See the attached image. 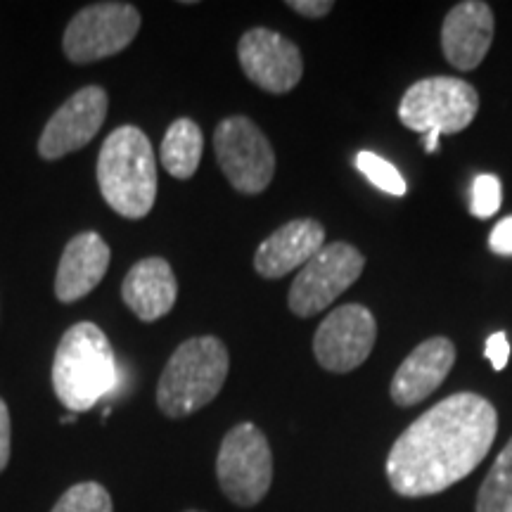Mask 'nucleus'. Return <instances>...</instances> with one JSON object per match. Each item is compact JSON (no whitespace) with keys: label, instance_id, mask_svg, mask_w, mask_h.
I'll use <instances>...</instances> for the list:
<instances>
[{"label":"nucleus","instance_id":"obj_1","mask_svg":"<svg viewBox=\"0 0 512 512\" xmlns=\"http://www.w3.org/2000/svg\"><path fill=\"white\" fill-rule=\"evenodd\" d=\"M496 427L498 413L484 396H446L394 441L387 458L389 484L406 498L441 494L489 456Z\"/></svg>","mask_w":512,"mask_h":512},{"label":"nucleus","instance_id":"obj_2","mask_svg":"<svg viewBox=\"0 0 512 512\" xmlns=\"http://www.w3.org/2000/svg\"><path fill=\"white\" fill-rule=\"evenodd\" d=\"M119 368L110 339L95 323L64 332L53 361L55 396L69 413H86L117 389Z\"/></svg>","mask_w":512,"mask_h":512},{"label":"nucleus","instance_id":"obj_3","mask_svg":"<svg viewBox=\"0 0 512 512\" xmlns=\"http://www.w3.org/2000/svg\"><path fill=\"white\" fill-rule=\"evenodd\" d=\"M98 185L105 202L124 219H143L155 207L157 162L152 143L136 126H121L102 143Z\"/></svg>","mask_w":512,"mask_h":512},{"label":"nucleus","instance_id":"obj_4","mask_svg":"<svg viewBox=\"0 0 512 512\" xmlns=\"http://www.w3.org/2000/svg\"><path fill=\"white\" fill-rule=\"evenodd\" d=\"M230 356L219 337L202 335L183 342L166 363L157 384V406L166 418H188L219 396Z\"/></svg>","mask_w":512,"mask_h":512},{"label":"nucleus","instance_id":"obj_5","mask_svg":"<svg viewBox=\"0 0 512 512\" xmlns=\"http://www.w3.org/2000/svg\"><path fill=\"white\" fill-rule=\"evenodd\" d=\"M216 477L230 503L254 508L264 501L273 484V453L266 434L252 422L235 425L221 441Z\"/></svg>","mask_w":512,"mask_h":512},{"label":"nucleus","instance_id":"obj_6","mask_svg":"<svg viewBox=\"0 0 512 512\" xmlns=\"http://www.w3.org/2000/svg\"><path fill=\"white\" fill-rule=\"evenodd\" d=\"M479 112L475 86L453 76H432L408 88L401 98V124L418 133H460Z\"/></svg>","mask_w":512,"mask_h":512},{"label":"nucleus","instance_id":"obj_7","mask_svg":"<svg viewBox=\"0 0 512 512\" xmlns=\"http://www.w3.org/2000/svg\"><path fill=\"white\" fill-rule=\"evenodd\" d=\"M366 256L349 242H330L302 266L290 287V311L299 318H311L335 302L342 292L361 278Z\"/></svg>","mask_w":512,"mask_h":512},{"label":"nucleus","instance_id":"obj_8","mask_svg":"<svg viewBox=\"0 0 512 512\" xmlns=\"http://www.w3.org/2000/svg\"><path fill=\"white\" fill-rule=\"evenodd\" d=\"M214 150L221 171L238 192L259 195L271 185L275 174V152L252 119H223L216 126Z\"/></svg>","mask_w":512,"mask_h":512},{"label":"nucleus","instance_id":"obj_9","mask_svg":"<svg viewBox=\"0 0 512 512\" xmlns=\"http://www.w3.org/2000/svg\"><path fill=\"white\" fill-rule=\"evenodd\" d=\"M140 29V12L128 3H95L74 15L64 31V55L74 64H91L119 55Z\"/></svg>","mask_w":512,"mask_h":512},{"label":"nucleus","instance_id":"obj_10","mask_svg":"<svg viewBox=\"0 0 512 512\" xmlns=\"http://www.w3.org/2000/svg\"><path fill=\"white\" fill-rule=\"evenodd\" d=\"M375 339L377 323L370 309L361 304H344L320 323L313 337V354L330 373H351L366 363Z\"/></svg>","mask_w":512,"mask_h":512},{"label":"nucleus","instance_id":"obj_11","mask_svg":"<svg viewBox=\"0 0 512 512\" xmlns=\"http://www.w3.org/2000/svg\"><path fill=\"white\" fill-rule=\"evenodd\" d=\"M238 57L242 72L261 91L290 93L304 74V60L290 38L271 29H249L240 38Z\"/></svg>","mask_w":512,"mask_h":512},{"label":"nucleus","instance_id":"obj_12","mask_svg":"<svg viewBox=\"0 0 512 512\" xmlns=\"http://www.w3.org/2000/svg\"><path fill=\"white\" fill-rule=\"evenodd\" d=\"M107 107H110V98L105 88L86 86L76 91L43 128L38 138V155L55 162L86 147L105 124Z\"/></svg>","mask_w":512,"mask_h":512},{"label":"nucleus","instance_id":"obj_13","mask_svg":"<svg viewBox=\"0 0 512 512\" xmlns=\"http://www.w3.org/2000/svg\"><path fill=\"white\" fill-rule=\"evenodd\" d=\"M456 363V347L448 337H432L418 344L394 373L392 399L396 406L411 408L441 387Z\"/></svg>","mask_w":512,"mask_h":512},{"label":"nucleus","instance_id":"obj_14","mask_svg":"<svg viewBox=\"0 0 512 512\" xmlns=\"http://www.w3.org/2000/svg\"><path fill=\"white\" fill-rule=\"evenodd\" d=\"M494 41V12L482 0H465L448 12L441 27V50L456 69L482 64Z\"/></svg>","mask_w":512,"mask_h":512},{"label":"nucleus","instance_id":"obj_15","mask_svg":"<svg viewBox=\"0 0 512 512\" xmlns=\"http://www.w3.org/2000/svg\"><path fill=\"white\" fill-rule=\"evenodd\" d=\"M323 247L325 228L316 219H294L261 242L254 254V268L264 278H283L309 264Z\"/></svg>","mask_w":512,"mask_h":512},{"label":"nucleus","instance_id":"obj_16","mask_svg":"<svg viewBox=\"0 0 512 512\" xmlns=\"http://www.w3.org/2000/svg\"><path fill=\"white\" fill-rule=\"evenodd\" d=\"M110 247L98 233H81L69 240L57 266L55 297L64 304L79 302L91 294L110 268Z\"/></svg>","mask_w":512,"mask_h":512},{"label":"nucleus","instance_id":"obj_17","mask_svg":"<svg viewBox=\"0 0 512 512\" xmlns=\"http://www.w3.org/2000/svg\"><path fill=\"white\" fill-rule=\"evenodd\" d=\"M176 294L178 283L174 268L169 266V261L159 259V256H147V259L138 261L126 273L124 285H121L124 304L143 323L159 320L174 309Z\"/></svg>","mask_w":512,"mask_h":512},{"label":"nucleus","instance_id":"obj_18","mask_svg":"<svg viewBox=\"0 0 512 512\" xmlns=\"http://www.w3.org/2000/svg\"><path fill=\"white\" fill-rule=\"evenodd\" d=\"M204 136L202 128L192 119H176L164 133L162 140V166L178 181L195 176L202 162Z\"/></svg>","mask_w":512,"mask_h":512},{"label":"nucleus","instance_id":"obj_19","mask_svg":"<svg viewBox=\"0 0 512 512\" xmlns=\"http://www.w3.org/2000/svg\"><path fill=\"white\" fill-rule=\"evenodd\" d=\"M477 512H512V439L498 453L479 489Z\"/></svg>","mask_w":512,"mask_h":512},{"label":"nucleus","instance_id":"obj_20","mask_svg":"<svg viewBox=\"0 0 512 512\" xmlns=\"http://www.w3.org/2000/svg\"><path fill=\"white\" fill-rule=\"evenodd\" d=\"M50 512H114L112 496L98 482H81L69 486Z\"/></svg>","mask_w":512,"mask_h":512},{"label":"nucleus","instance_id":"obj_21","mask_svg":"<svg viewBox=\"0 0 512 512\" xmlns=\"http://www.w3.org/2000/svg\"><path fill=\"white\" fill-rule=\"evenodd\" d=\"M356 169L361 171L363 176L368 178L375 188H380L382 192L394 197H403L406 195L408 185L403 181V176L399 174V169L387 159H382L375 152H358L356 155Z\"/></svg>","mask_w":512,"mask_h":512},{"label":"nucleus","instance_id":"obj_22","mask_svg":"<svg viewBox=\"0 0 512 512\" xmlns=\"http://www.w3.org/2000/svg\"><path fill=\"white\" fill-rule=\"evenodd\" d=\"M503 190L501 181L491 174H482L475 178L472 183V202L470 211L477 216V219H491L498 209H501Z\"/></svg>","mask_w":512,"mask_h":512},{"label":"nucleus","instance_id":"obj_23","mask_svg":"<svg viewBox=\"0 0 512 512\" xmlns=\"http://www.w3.org/2000/svg\"><path fill=\"white\" fill-rule=\"evenodd\" d=\"M484 354L489 358V363L494 366V370H505L510 358V342L505 332H494L489 339H486Z\"/></svg>","mask_w":512,"mask_h":512},{"label":"nucleus","instance_id":"obj_24","mask_svg":"<svg viewBox=\"0 0 512 512\" xmlns=\"http://www.w3.org/2000/svg\"><path fill=\"white\" fill-rule=\"evenodd\" d=\"M489 247L501 256H512V216H505L489 235Z\"/></svg>","mask_w":512,"mask_h":512},{"label":"nucleus","instance_id":"obj_25","mask_svg":"<svg viewBox=\"0 0 512 512\" xmlns=\"http://www.w3.org/2000/svg\"><path fill=\"white\" fill-rule=\"evenodd\" d=\"M10 446H12V425L8 403L0 399V472L10 463Z\"/></svg>","mask_w":512,"mask_h":512},{"label":"nucleus","instance_id":"obj_26","mask_svg":"<svg viewBox=\"0 0 512 512\" xmlns=\"http://www.w3.org/2000/svg\"><path fill=\"white\" fill-rule=\"evenodd\" d=\"M287 8L299 12L302 17L318 19L328 15V12L335 8V3H332V0H287Z\"/></svg>","mask_w":512,"mask_h":512},{"label":"nucleus","instance_id":"obj_27","mask_svg":"<svg viewBox=\"0 0 512 512\" xmlns=\"http://www.w3.org/2000/svg\"><path fill=\"white\" fill-rule=\"evenodd\" d=\"M425 150L437 152L439 150V133H427L425 136Z\"/></svg>","mask_w":512,"mask_h":512},{"label":"nucleus","instance_id":"obj_28","mask_svg":"<svg viewBox=\"0 0 512 512\" xmlns=\"http://www.w3.org/2000/svg\"><path fill=\"white\" fill-rule=\"evenodd\" d=\"M69 422H76V413H69L62 418V425H69Z\"/></svg>","mask_w":512,"mask_h":512},{"label":"nucleus","instance_id":"obj_29","mask_svg":"<svg viewBox=\"0 0 512 512\" xmlns=\"http://www.w3.org/2000/svg\"><path fill=\"white\" fill-rule=\"evenodd\" d=\"M185 512H202V510H185Z\"/></svg>","mask_w":512,"mask_h":512}]
</instances>
